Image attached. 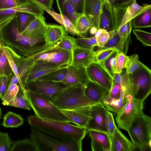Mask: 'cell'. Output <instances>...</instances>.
<instances>
[{
    "label": "cell",
    "instance_id": "58",
    "mask_svg": "<svg viewBox=\"0 0 151 151\" xmlns=\"http://www.w3.org/2000/svg\"><path fill=\"white\" fill-rule=\"evenodd\" d=\"M89 30L90 33L91 35H94L97 32L98 29L95 27H92Z\"/></svg>",
    "mask_w": 151,
    "mask_h": 151
},
{
    "label": "cell",
    "instance_id": "11",
    "mask_svg": "<svg viewBox=\"0 0 151 151\" xmlns=\"http://www.w3.org/2000/svg\"><path fill=\"white\" fill-rule=\"evenodd\" d=\"M68 66H60L46 61L35 60L32 65L22 77V82L26 86L45 75L58 70L66 68Z\"/></svg>",
    "mask_w": 151,
    "mask_h": 151
},
{
    "label": "cell",
    "instance_id": "47",
    "mask_svg": "<svg viewBox=\"0 0 151 151\" xmlns=\"http://www.w3.org/2000/svg\"><path fill=\"white\" fill-rule=\"evenodd\" d=\"M118 51H116L103 61L98 63L113 78V73L111 69V61L112 59L115 56Z\"/></svg>",
    "mask_w": 151,
    "mask_h": 151
},
{
    "label": "cell",
    "instance_id": "3",
    "mask_svg": "<svg viewBox=\"0 0 151 151\" xmlns=\"http://www.w3.org/2000/svg\"><path fill=\"white\" fill-rule=\"evenodd\" d=\"M128 132L133 144L141 151H151V118L143 112L129 125Z\"/></svg>",
    "mask_w": 151,
    "mask_h": 151
},
{
    "label": "cell",
    "instance_id": "21",
    "mask_svg": "<svg viewBox=\"0 0 151 151\" xmlns=\"http://www.w3.org/2000/svg\"><path fill=\"white\" fill-rule=\"evenodd\" d=\"M111 151H133L137 148L121 132L116 125L112 136Z\"/></svg>",
    "mask_w": 151,
    "mask_h": 151
},
{
    "label": "cell",
    "instance_id": "20",
    "mask_svg": "<svg viewBox=\"0 0 151 151\" xmlns=\"http://www.w3.org/2000/svg\"><path fill=\"white\" fill-rule=\"evenodd\" d=\"M105 0H85L83 12L92 20L93 26L99 29L100 16Z\"/></svg>",
    "mask_w": 151,
    "mask_h": 151
},
{
    "label": "cell",
    "instance_id": "38",
    "mask_svg": "<svg viewBox=\"0 0 151 151\" xmlns=\"http://www.w3.org/2000/svg\"><path fill=\"white\" fill-rule=\"evenodd\" d=\"M75 43L81 47L90 50H93L96 46H97L96 37L93 36L89 37H74Z\"/></svg>",
    "mask_w": 151,
    "mask_h": 151
},
{
    "label": "cell",
    "instance_id": "46",
    "mask_svg": "<svg viewBox=\"0 0 151 151\" xmlns=\"http://www.w3.org/2000/svg\"><path fill=\"white\" fill-rule=\"evenodd\" d=\"M127 56L123 52H118L116 56L115 73H121L125 68L127 59Z\"/></svg>",
    "mask_w": 151,
    "mask_h": 151
},
{
    "label": "cell",
    "instance_id": "53",
    "mask_svg": "<svg viewBox=\"0 0 151 151\" xmlns=\"http://www.w3.org/2000/svg\"><path fill=\"white\" fill-rule=\"evenodd\" d=\"M47 9L51 10L54 0H35Z\"/></svg>",
    "mask_w": 151,
    "mask_h": 151
},
{
    "label": "cell",
    "instance_id": "7",
    "mask_svg": "<svg viewBox=\"0 0 151 151\" xmlns=\"http://www.w3.org/2000/svg\"><path fill=\"white\" fill-rule=\"evenodd\" d=\"M131 95L136 100L143 102L151 92V70L147 67L129 74Z\"/></svg>",
    "mask_w": 151,
    "mask_h": 151
},
{
    "label": "cell",
    "instance_id": "14",
    "mask_svg": "<svg viewBox=\"0 0 151 151\" xmlns=\"http://www.w3.org/2000/svg\"><path fill=\"white\" fill-rule=\"evenodd\" d=\"M89 79L110 91L113 84V79L99 64L93 63L86 68Z\"/></svg>",
    "mask_w": 151,
    "mask_h": 151
},
{
    "label": "cell",
    "instance_id": "24",
    "mask_svg": "<svg viewBox=\"0 0 151 151\" xmlns=\"http://www.w3.org/2000/svg\"><path fill=\"white\" fill-rule=\"evenodd\" d=\"M150 8L151 4H144L140 6L137 3L136 0H134L127 8L119 27Z\"/></svg>",
    "mask_w": 151,
    "mask_h": 151
},
{
    "label": "cell",
    "instance_id": "31",
    "mask_svg": "<svg viewBox=\"0 0 151 151\" xmlns=\"http://www.w3.org/2000/svg\"><path fill=\"white\" fill-rule=\"evenodd\" d=\"M127 57L125 67L126 72L127 74L132 73L138 69L147 67L139 61L137 54L127 56Z\"/></svg>",
    "mask_w": 151,
    "mask_h": 151
},
{
    "label": "cell",
    "instance_id": "44",
    "mask_svg": "<svg viewBox=\"0 0 151 151\" xmlns=\"http://www.w3.org/2000/svg\"><path fill=\"white\" fill-rule=\"evenodd\" d=\"M94 35L96 37L97 46L101 49L103 48L109 38L108 32L104 29H99Z\"/></svg>",
    "mask_w": 151,
    "mask_h": 151
},
{
    "label": "cell",
    "instance_id": "59",
    "mask_svg": "<svg viewBox=\"0 0 151 151\" xmlns=\"http://www.w3.org/2000/svg\"><path fill=\"white\" fill-rule=\"evenodd\" d=\"M18 5L24 4L29 1V0H16Z\"/></svg>",
    "mask_w": 151,
    "mask_h": 151
},
{
    "label": "cell",
    "instance_id": "60",
    "mask_svg": "<svg viewBox=\"0 0 151 151\" xmlns=\"http://www.w3.org/2000/svg\"><path fill=\"white\" fill-rule=\"evenodd\" d=\"M2 116V110L0 107V119L1 118Z\"/></svg>",
    "mask_w": 151,
    "mask_h": 151
},
{
    "label": "cell",
    "instance_id": "15",
    "mask_svg": "<svg viewBox=\"0 0 151 151\" xmlns=\"http://www.w3.org/2000/svg\"><path fill=\"white\" fill-rule=\"evenodd\" d=\"M89 80L86 68L70 65L68 66L65 77L61 82L71 86H84Z\"/></svg>",
    "mask_w": 151,
    "mask_h": 151
},
{
    "label": "cell",
    "instance_id": "40",
    "mask_svg": "<svg viewBox=\"0 0 151 151\" xmlns=\"http://www.w3.org/2000/svg\"><path fill=\"white\" fill-rule=\"evenodd\" d=\"M108 33L110 36L109 38L102 48L115 47L119 51L121 37L117 30Z\"/></svg>",
    "mask_w": 151,
    "mask_h": 151
},
{
    "label": "cell",
    "instance_id": "18",
    "mask_svg": "<svg viewBox=\"0 0 151 151\" xmlns=\"http://www.w3.org/2000/svg\"><path fill=\"white\" fill-rule=\"evenodd\" d=\"M109 91L90 79L84 86V94L86 99L94 104L101 103Z\"/></svg>",
    "mask_w": 151,
    "mask_h": 151
},
{
    "label": "cell",
    "instance_id": "17",
    "mask_svg": "<svg viewBox=\"0 0 151 151\" xmlns=\"http://www.w3.org/2000/svg\"><path fill=\"white\" fill-rule=\"evenodd\" d=\"M95 53L96 51L93 49L85 48L76 44L72 51L71 65L87 68L91 64L94 63Z\"/></svg>",
    "mask_w": 151,
    "mask_h": 151
},
{
    "label": "cell",
    "instance_id": "45",
    "mask_svg": "<svg viewBox=\"0 0 151 151\" xmlns=\"http://www.w3.org/2000/svg\"><path fill=\"white\" fill-rule=\"evenodd\" d=\"M12 143L8 133L0 131V151H10Z\"/></svg>",
    "mask_w": 151,
    "mask_h": 151
},
{
    "label": "cell",
    "instance_id": "8",
    "mask_svg": "<svg viewBox=\"0 0 151 151\" xmlns=\"http://www.w3.org/2000/svg\"><path fill=\"white\" fill-rule=\"evenodd\" d=\"M127 97V102L115 116V120L118 127L127 132L133 121L143 112V102L136 100L130 93Z\"/></svg>",
    "mask_w": 151,
    "mask_h": 151
},
{
    "label": "cell",
    "instance_id": "32",
    "mask_svg": "<svg viewBox=\"0 0 151 151\" xmlns=\"http://www.w3.org/2000/svg\"><path fill=\"white\" fill-rule=\"evenodd\" d=\"M10 151H36L31 139H25L13 142Z\"/></svg>",
    "mask_w": 151,
    "mask_h": 151
},
{
    "label": "cell",
    "instance_id": "16",
    "mask_svg": "<svg viewBox=\"0 0 151 151\" xmlns=\"http://www.w3.org/2000/svg\"><path fill=\"white\" fill-rule=\"evenodd\" d=\"M91 106H84L69 109H59L69 120L70 122L86 128L91 118Z\"/></svg>",
    "mask_w": 151,
    "mask_h": 151
},
{
    "label": "cell",
    "instance_id": "33",
    "mask_svg": "<svg viewBox=\"0 0 151 151\" xmlns=\"http://www.w3.org/2000/svg\"><path fill=\"white\" fill-rule=\"evenodd\" d=\"M67 68L60 69L50 72L39 78L35 81L40 80L61 82L65 77L67 70Z\"/></svg>",
    "mask_w": 151,
    "mask_h": 151
},
{
    "label": "cell",
    "instance_id": "37",
    "mask_svg": "<svg viewBox=\"0 0 151 151\" xmlns=\"http://www.w3.org/2000/svg\"><path fill=\"white\" fill-rule=\"evenodd\" d=\"M14 74L5 55L0 48V76L6 75L11 80Z\"/></svg>",
    "mask_w": 151,
    "mask_h": 151
},
{
    "label": "cell",
    "instance_id": "51",
    "mask_svg": "<svg viewBox=\"0 0 151 151\" xmlns=\"http://www.w3.org/2000/svg\"><path fill=\"white\" fill-rule=\"evenodd\" d=\"M18 5L16 0H0V10L11 8Z\"/></svg>",
    "mask_w": 151,
    "mask_h": 151
},
{
    "label": "cell",
    "instance_id": "36",
    "mask_svg": "<svg viewBox=\"0 0 151 151\" xmlns=\"http://www.w3.org/2000/svg\"><path fill=\"white\" fill-rule=\"evenodd\" d=\"M131 4L112 8L115 30L118 29L120 27L126 11Z\"/></svg>",
    "mask_w": 151,
    "mask_h": 151
},
{
    "label": "cell",
    "instance_id": "41",
    "mask_svg": "<svg viewBox=\"0 0 151 151\" xmlns=\"http://www.w3.org/2000/svg\"><path fill=\"white\" fill-rule=\"evenodd\" d=\"M116 51L119 52L115 47L102 48L96 51L94 63H99L103 61Z\"/></svg>",
    "mask_w": 151,
    "mask_h": 151
},
{
    "label": "cell",
    "instance_id": "22",
    "mask_svg": "<svg viewBox=\"0 0 151 151\" xmlns=\"http://www.w3.org/2000/svg\"><path fill=\"white\" fill-rule=\"evenodd\" d=\"M30 0L35 2L46 11L55 21L64 27L66 32L73 36L76 35L80 37H84L77 30L74 26L66 16L63 14H58L47 9L35 0Z\"/></svg>",
    "mask_w": 151,
    "mask_h": 151
},
{
    "label": "cell",
    "instance_id": "9",
    "mask_svg": "<svg viewBox=\"0 0 151 151\" xmlns=\"http://www.w3.org/2000/svg\"><path fill=\"white\" fill-rule=\"evenodd\" d=\"M27 57L34 60L45 61L60 66H68L72 62V52L57 47L54 45Z\"/></svg>",
    "mask_w": 151,
    "mask_h": 151
},
{
    "label": "cell",
    "instance_id": "61",
    "mask_svg": "<svg viewBox=\"0 0 151 151\" xmlns=\"http://www.w3.org/2000/svg\"><path fill=\"white\" fill-rule=\"evenodd\" d=\"M0 45H1V42L0 41Z\"/></svg>",
    "mask_w": 151,
    "mask_h": 151
},
{
    "label": "cell",
    "instance_id": "48",
    "mask_svg": "<svg viewBox=\"0 0 151 151\" xmlns=\"http://www.w3.org/2000/svg\"><path fill=\"white\" fill-rule=\"evenodd\" d=\"M10 81L9 78L6 75L0 76V99L1 101L3 99Z\"/></svg>",
    "mask_w": 151,
    "mask_h": 151
},
{
    "label": "cell",
    "instance_id": "49",
    "mask_svg": "<svg viewBox=\"0 0 151 151\" xmlns=\"http://www.w3.org/2000/svg\"><path fill=\"white\" fill-rule=\"evenodd\" d=\"M78 14L83 13L85 0H67Z\"/></svg>",
    "mask_w": 151,
    "mask_h": 151
},
{
    "label": "cell",
    "instance_id": "34",
    "mask_svg": "<svg viewBox=\"0 0 151 151\" xmlns=\"http://www.w3.org/2000/svg\"><path fill=\"white\" fill-rule=\"evenodd\" d=\"M20 89V86L17 84H8L2 100L4 106H9V103L16 97Z\"/></svg>",
    "mask_w": 151,
    "mask_h": 151
},
{
    "label": "cell",
    "instance_id": "54",
    "mask_svg": "<svg viewBox=\"0 0 151 151\" xmlns=\"http://www.w3.org/2000/svg\"><path fill=\"white\" fill-rule=\"evenodd\" d=\"M112 79L113 84L115 83L121 84L123 81V76L122 72L121 73H114Z\"/></svg>",
    "mask_w": 151,
    "mask_h": 151
},
{
    "label": "cell",
    "instance_id": "25",
    "mask_svg": "<svg viewBox=\"0 0 151 151\" xmlns=\"http://www.w3.org/2000/svg\"><path fill=\"white\" fill-rule=\"evenodd\" d=\"M89 136L104 151H111V141L110 136L105 132L93 130H88Z\"/></svg>",
    "mask_w": 151,
    "mask_h": 151
},
{
    "label": "cell",
    "instance_id": "27",
    "mask_svg": "<svg viewBox=\"0 0 151 151\" xmlns=\"http://www.w3.org/2000/svg\"><path fill=\"white\" fill-rule=\"evenodd\" d=\"M99 27V29H104L108 32L115 30L112 11H110L106 7L104 3L100 16Z\"/></svg>",
    "mask_w": 151,
    "mask_h": 151
},
{
    "label": "cell",
    "instance_id": "29",
    "mask_svg": "<svg viewBox=\"0 0 151 151\" xmlns=\"http://www.w3.org/2000/svg\"><path fill=\"white\" fill-rule=\"evenodd\" d=\"M23 123L24 119L21 115L12 111H8L3 116L1 124L6 128H17Z\"/></svg>",
    "mask_w": 151,
    "mask_h": 151
},
{
    "label": "cell",
    "instance_id": "35",
    "mask_svg": "<svg viewBox=\"0 0 151 151\" xmlns=\"http://www.w3.org/2000/svg\"><path fill=\"white\" fill-rule=\"evenodd\" d=\"M16 14L18 18V29L22 32L35 18L36 15L29 13L21 12Z\"/></svg>",
    "mask_w": 151,
    "mask_h": 151
},
{
    "label": "cell",
    "instance_id": "12",
    "mask_svg": "<svg viewBox=\"0 0 151 151\" xmlns=\"http://www.w3.org/2000/svg\"><path fill=\"white\" fill-rule=\"evenodd\" d=\"M109 111L101 103L94 104L91 106V118L86 128L108 133L107 122Z\"/></svg>",
    "mask_w": 151,
    "mask_h": 151
},
{
    "label": "cell",
    "instance_id": "23",
    "mask_svg": "<svg viewBox=\"0 0 151 151\" xmlns=\"http://www.w3.org/2000/svg\"><path fill=\"white\" fill-rule=\"evenodd\" d=\"M67 35L64 27L56 24H47L45 37V44L52 46Z\"/></svg>",
    "mask_w": 151,
    "mask_h": 151
},
{
    "label": "cell",
    "instance_id": "5",
    "mask_svg": "<svg viewBox=\"0 0 151 151\" xmlns=\"http://www.w3.org/2000/svg\"><path fill=\"white\" fill-rule=\"evenodd\" d=\"M26 95L30 108L39 117L61 122H70L60 110L41 95L27 90Z\"/></svg>",
    "mask_w": 151,
    "mask_h": 151
},
{
    "label": "cell",
    "instance_id": "2",
    "mask_svg": "<svg viewBox=\"0 0 151 151\" xmlns=\"http://www.w3.org/2000/svg\"><path fill=\"white\" fill-rule=\"evenodd\" d=\"M31 126L29 135L36 151L82 150V140L69 135Z\"/></svg>",
    "mask_w": 151,
    "mask_h": 151
},
{
    "label": "cell",
    "instance_id": "19",
    "mask_svg": "<svg viewBox=\"0 0 151 151\" xmlns=\"http://www.w3.org/2000/svg\"><path fill=\"white\" fill-rule=\"evenodd\" d=\"M47 24L43 16H35V18L21 33L28 37L45 40Z\"/></svg>",
    "mask_w": 151,
    "mask_h": 151
},
{
    "label": "cell",
    "instance_id": "26",
    "mask_svg": "<svg viewBox=\"0 0 151 151\" xmlns=\"http://www.w3.org/2000/svg\"><path fill=\"white\" fill-rule=\"evenodd\" d=\"M56 1L60 14L66 16L75 27L77 20L81 14L75 11L67 0H56Z\"/></svg>",
    "mask_w": 151,
    "mask_h": 151
},
{
    "label": "cell",
    "instance_id": "56",
    "mask_svg": "<svg viewBox=\"0 0 151 151\" xmlns=\"http://www.w3.org/2000/svg\"><path fill=\"white\" fill-rule=\"evenodd\" d=\"M114 0H105L104 4L106 7L110 11H112V6Z\"/></svg>",
    "mask_w": 151,
    "mask_h": 151
},
{
    "label": "cell",
    "instance_id": "39",
    "mask_svg": "<svg viewBox=\"0 0 151 151\" xmlns=\"http://www.w3.org/2000/svg\"><path fill=\"white\" fill-rule=\"evenodd\" d=\"M76 43L74 37L67 34L54 45L57 47L72 52Z\"/></svg>",
    "mask_w": 151,
    "mask_h": 151
},
{
    "label": "cell",
    "instance_id": "57",
    "mask_svg": "<svg viewBox=\"0 0 151 151\" xmlns=\"http://www.w3.org/2000/svg\"><path fill=\"white\" fill-rule=\"evenodd\" d=\"M116 56L112 59L111 61V70L113 73H115L116 71Z\"/></svg>",
    "mask_w": 151,
    "mask_h": 151
},
{
    "label": "cell",
    "instance_id": "52",
    "mask_svg": "<svg viewBox=\"0 0 151 151\" xmlns=\"http://www.w3.org/2000/svg\"><path fill=\"white\" fill-rule=\"evenodd\" d=\"M134 0H114L112 6L113 8L123 6L132 4Z\"/></svg>",
    "mask_w": 151,
    "mask_h": 151
},
{
    "label": "cell",
    "instance_id": "13",
    "mask_svg": "<svg viewBox=\"0 0 151 151\" xmlns=\"http://www.w3.org/2000/svg\"><path fill=\"white\" fill-rule=\"evenodd\" d=\"M45 10L33 1L30 0L11 8L0 10V25L11 18L16 13L26 12L36 16H42Z\"/></svg>",
    "mask_w": 151,
    "mask_h": 151
},
{
    "label": "cell",
    "instance_id": "55",
    "mask_svg": "<svg viewBox=\"0 0 151 151\" xmlns=\"http://www.w3.org/2000/svg\"><path fill=\"white\" fill-rule=\"evenodd\" d=\"M91 148L93 151H104V149L93 140L91 139Z\"/></svg>",
    "mask_w": 151,
    "mask_h": 151
},
{
    "label": "cell",
    "instance_id": "42",
    "mask_svg": "<svg viewBox=\"0 0 151 151\" xmlns=\"http://www.w3.org/2000/svg\"><path fill=\"white\" fill-rule=\"evenodd\" d=\"M133 32L137 39L143 45L151 46V34L150 33L137 29H133Z\"/></svg>",
    "mask_w": 151,
    "mask_h": 151
},
{
    "label": "cell",
    "instance_id": "30",
    "mask_svg": "<svg viewBox=\"0 0 151 151\" xmlns=\"http://www.w3.org/2000/svg\"><path fill=\"white\" fill-rule=\"evenodd\" d=\"M93 26L91 19L83 12L81 14L77 20L75 28L84 37Z\"/></svg>",
    "mask_w": 151,
    "mask_h": 151
},
{
    "label": "cell",
    "instance_id": "10",
    "mask_svg": "<svg viewBox=\"0 0 151 151\" xmlns=\"http://www.w3.org/2000/svg\"><path fill=\"white\" fill-rule=\"evenodd\" d=\"M72 86L63 82L36 80L26 86V90L38 93L50 101L60 93Z\"/></svg>",
    "mask_w": 151,
    "mask_h": 151
},
{
    "label": "cell",
    "instance_id": "6",
    "mask_svg": "<svg viewBox=\"0 0 151 151\" xmlns=\"http://www.w3.org/2000/svg\"><path fill=\"white\" fill-rule=\"evenodd\" d=\"M84 86H72L60 93L50 101L60 109H69L93 104L86 98Z\"/></svg>",
    "mask_w": 151,
    "mask_h": 151
},
{
    "label": "cell",
    "instance_id": "50",
    "mask_svg": "<svg viewBox=\"0 0 151 151\" xmlns=\"http://www.w3.org/2000/svg\"><path fill=\"white\" fill-rule=\"evenodd\" d=\"M116 125L113 114L109 111L107 122V128L108 134L109 135L112 136L113 135Z\"/></svg>",
    "mask_w": 151,
    "mask_h": 151
},
{
    "label": "cell",
    "instance_id": "1",
    "mask_svg": "<svg viewBox=\"0 0 151 151\" xmlns=\"http://www.w3.org/2000/svg\"><path fill=\"white\" fill-rule=\"evenodd\" d=\"M17 16L15 14L11 18L0 25V41L19 55L26 57L41 51L49 46L43 39L28 37L18 29Z\"/></svg>",
    "mask_w": 151,
    "mask_h": 151
},
{
    "label": "cell",
    "instance_id": "43",
    "mask_svg": "<svg viewBox=\"0 0 151 151\" xmlns=\"http://www.w3.org/2000/svg\"><path fill=\"white\" fill-rule=\"evenodd\" d=\"M9 106L30 110L24 95L20 91L14 99L9 103Z\"/></svg>",
    "mask_w": 151,
    "mask_h": 151
},
{
    "label": "cell",
    "instance_id": "28",
    "mask_svg": "<svg viewBox=\"0 0 151 151\" xmlns=\"http://www.w3.org/2000/svg\"><path fill=\"white\" fill-rule=\"evenodd\" d=\"M151 8L136 17L132 20V26L135 28H148L151 26Z\"/></svg>",
    "mask_w": 151,
    "mask_h": 151
},
{
    "label": "cell",
    "instance_id": "4",
    "mask_svg": "<svg viewBox=\"0 0 151 151\" xmlns=\"http://www.w3.org/2000/svg\"><path fill=\"white\" fill-rule=\"evenodd\" d=\"M27 120L31 126L69 135L82 141L88 132L85 127L73 125L69 122L40 117L35 114L29 116Z\"/></svg>",
    "mask_w": 151,
    "mask_h": 151
}]
</instances>
